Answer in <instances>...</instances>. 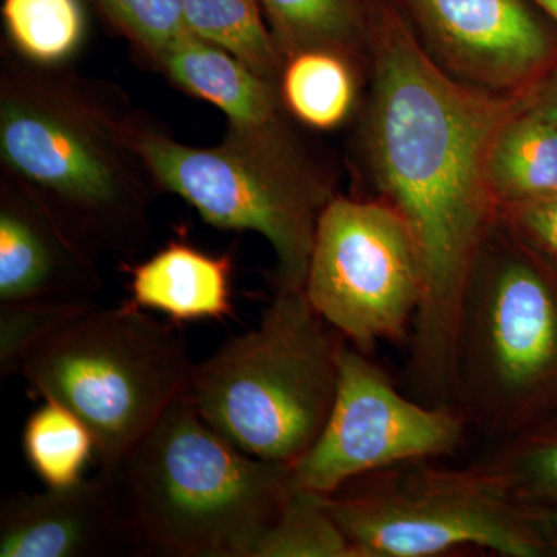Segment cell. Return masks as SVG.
<instances>
[{
    "label": "cell",
    "instance_id": "1",
    "mask_svg": "<svg viewBox=\"0 0 557 557\" xmlns=\"http://www.w3.org/2000/svg\"><path fill=\"white\" fill-rule=\"evenodd\" d=\"M372 95L364 123L370 175L408 223L423 270L406 379L413 398L454 408L458 314L483 242L498 220L487 161L531 90L500 94L454 78L397 0H366Z\"/></svg>",
    "mask_w": 557,
    "mask_h": 557
},
{
    "label": "cell",
    "instance_id": "26",
    "mask_svg": "<svg viewBox=\"0 0 557 557\" xmlns=\"http://www.w3.org/2000/svg\"><path fill=\"white\" fill-rule=\"evenodd\" d=\"M498 220L557 270V194L500 208Z\"/></svg>",
    "mask_w": 557,
    "mask_h": 557
},
{
    "label": "cell",
    "instance_id": "21",
    "mask_svg": "<svg viewBox=\"0 0 557 557\" xmlns=\"http://www.w3.org/2000/svg\"><path fill=\"white\" fill-rule=\"evenodd\" d=\"M530 507L557 504V410L482 458Z\"/></svg>",
    "mask_w": 557,
    "mask_h": 557
},
{
    "label": "cell",
    "instance_id": "5",
    "mask_svg": "<svg viewBox=\"0 0 557 557\" xmlns=\"http://www.w3.org/2000/svg\"><path fill=\"white\" fill-rule=\"evenodd\" d=\"M346 343L304 289L274 292L258 327L196 364L189 398L248 456L292 467L327 421Z\"/></svg>",
    "mask_w": 557,
    "mask_h": 557
},
{
    "label": "cell",
    "instance_id": "10",
    "mask_svg": "<svg viewBox=\"0 0 557 557\" xmlns=\"http://www.w3.org/2000/svg\"><path fill=\"white\" fill-rule=\"evenodd\" d=\"M469 431L460 410L406 397L370 355L346 343L327 421L289 467V482L296 490L329 496L372 472L453 457Z\"/></svg>",
    "mask_w": 557,
    "mask_h": 557
},
{
    "label": "cell",
    "instance_id": "4",
    "mask_svg": "<svg viewBox=\"0 0 557 557\" xmlns=\"http://www.w3.org/2000/svg\"><path fill=\"white\" fill-rule=\"evenodd\" d=\"M454 406L491 446L557 410V270L500 220L461 300Z\"/></svg>",
    "mask_w": 557,
    "mask_h": 557
},
{
    "label": "cell",
    "instance_id": "7",
    "mask_svg": "<svg viewBox=\"0 0 557 557\" xmlns=\"http://www.w3.org/2000/svg\"><path fill=\"white\" fill-rule=\"evenodd\" d=\"M408 461L322 496L355 557H435L479 548L502 557L552 556L536 509L483 460Z\"/></svg>",
    "mask_w": 557,
    "mask_h": 557
},
{
    "label": "cell",
    "instance_id": "18",
    "mask_svg": "<svg viewBox=\"0 0 557 557\" xmlns=\"http://www.w3.org/2000/svg\"><path fill=\"white\" fill-rule=\"evenodd\" d=\"M281 100L313 129L330 131L347 120L357 101L354 58L333 50H307L285 61Z\"/></svg>",
    "mask_w": 557,
    "mask_h": 557
},
{
    "label": "cell",
    "instance_id": "2",
    "mask_svg": "<svg viewBox=\"0 0 557 557\" xmlns=\"http://www.w3.org/2000/svg\"><path fill=\"white\" fill-rule=\"evenodd\" d=\"M0 156L17 190L97 258L131 255L148 236L149 174L94 94L61 76L10 69L0 91Z\"/></svg>",
    "mask_w": 557,
    "mask_h": 557
},
{
    "label": "cell",
    "instance_id": "13",
    "mask_svg": "<svg viewBox=\"0 0 557 557\" xmlns=\"http://www.w3.org/2000/svg\"><path fill=\"white\" fill-rule=\"evenodd\" d=\"M102 287L95 256L70 239L20 190L0 207V304H95Z\"/></svg>",
    "mask_w": 557,
    "mask_h": 557
},
{
    "label": "cell",
    "instance_id": "19",
    "mask_svg": "<svg viewBox=\"0 0 557 557\" xmlns=\"http://www.w3.org/2000/svg\"><path fill=\"white\" fill-rule=\"evenodd\" d=\"M189 32L214 44L276 84L285 58L262 16L259 0H182Z\"/></svg>",
    "mask_w": 557,
    "mask_h": 557
},
{
    "label": "cell",
    "instance_id": "16",
    "mask_svg": "<svg viewBox=\"0 0 557 557\" xmlns=\"http://www.w3.org/2000/svg\"><path fill=\"white\" fill-rule=\"evenodd\" d=\"M487 182L498 209L557 194V131L533 108L531 94L494 139Z\"/></svg>",
    "mask_w": 557,
    "mask_h": 557
},
{
    "label": "cell",
    "instance_id": "11",
    "mask_svg": "<svg viewBox=\"0 0 557 557\" xmlns=\"http://www.w3.org/2000/svg\"><path fill=\"white\" fill-rule=\"evenodd\" d=\"M428 53L454 78L520 94L557 65V39L530 0H397Z\"/></svg>",
    "mask_w": 557,
    "mask_h": 557
},
{
    "label": "cell",
    "instance_id": "15",
    "mask_svg": "<svg viewBox=\"0 0 557 557\" xmlns=\"http://www.w3.org/2000/svg\"><path fill=\"white\" fill-rule=\"evenodd\" d=\"M157 64L178 87L222 110L231 127L260 131L282 126L276 84L190 32L164 51Z\"/></svg>",
    "mask_w": 557,
    "mask_h": 557
},
{
    "label": "cell",
    "instance_id": "24",
    "mask_svg": "<svg viewBox=\"0 0 557 557\" xmlns=\"http://www.w3.org/2000/svg\"><path fill=\"white\" fill-rule=\"evenodd\" d=\"M104 16L153 61L188 35L182 0H97Z\"/></svg>",
    "mask_w": 557,
    "mask_h": 557
},
{
    "label": "cell",
    "instance_id": "9",
    "mask_svg": "<svg viewBox=\"0 0 557 557\" xmlns=\"http://www.w3.org/2000/svg\"><path fill=\"white\" fill-rule=\"evenodd\" d=\"M304 293L350 346L408 344L423 270L408 223L386 201L335 197L322 209Z\"/></svg>",
    "mask_w": 557,
    "mask_h": 557
},
{
    "label": "cell",
    "instance_id": "3",
    "mask_svg": "<svg viewBox=\"0 0 557 557\" xmlns=\"http://www.w3.org/2000/svg\"><path fill=\"white\" fill-rule=\"evenodd\" d=\"M138 556L256 557L289 467L234 446L183 395L112 468Z\"/></svg>",
    "mask_w": 557,
    "mask_h": 557
},
{
    "label": "cell",
    "instance_id": "23",
    "mask_svg": "<svg viewBox=\"0 0 557 557\" xmlns=\"http://www.w3.org/2000/svg\"><path fill=\"white\" fill-rule=\"evenodd\" d=\"M2 14L17 49L42 64L64 60L83 38L79 0H3Z\"/></svg>",
    "mask_w": 557,
    "mask_h": 557
},
{
    "label": "cell",
    "instance_id": "6",
    "mask_svg": "<svg viewBox=\"0 0 557 557\" xmlns=\"http://www.w3.org/2000/svg\"><path fill=\"white\" fill-rule=\"evenodd\" d=\"M196 362L182 336L127 300L72 314L28 347L21 373L33 398L60 403L94 434L112 468L188 394Z\"/></svg>",
    "mask_w": 557,
    "mask_h": 557
},
{
    "label": "cell",
    "instance_id": "30",
    "mask_svg": "<svg viewBox=\"0 0 557 557\" xmlns=\"http://www.w3.org/2000/svg\"><path fill=\"white\" fill-rule=\"evenodd\" d=\"M87 2H90V0H87Z\"/></svg>",
    "mask_w": 557,
    "mask_h": 557
},
{
    "label": "cell",
    "instance_id": "20",
    "mask_svg": "<svg viewBox=\"0 0 557 557\" xmlns=\"http://www.w3.org/2000/svg\"><path fill=\"white\" fill-rule=\"evenodd\" d=\"M22 449L28 467L47 487L79 482L87 465L97 458V445L87 424L50 399H44L25 421Z\"/></svg>",
    "mask_w": 557,
    "mask_h": 557
},
{
    "label": "cell",
    "instance_id": "14",
    "mask_svg": "<svg viewBox=\"0 0 557 557\" xmlns=\"http://www.w3.org/2000/svg\"><path fill=\"white\" fill-rule=\"evenodd\" d=\"M233 258L212 256L171 242L152 258L124 271L131 277V302L141 310L166 314L175 324L234 317Z\"/></svg>",
    "mask_w": 557,
    "mask_h": 557
},
{
    "label": "cell",
    "instance_id": "29",
    "mask_svg": "<svg viewBox=\"0 0 557 557\" xmlns=\"http://www.w3.org/2000/svg\"><path fill=\"white\" fill-rule=\"evenodd\" d=\"M530 2L557 24V0H530Z\"/></svg>",
    "mask_w": 557,
    "mask_h": 557
},
{
    "label": "cell",
    "instance_id": "27",
    "mask_svg": "<svg viewBox=\"0 0 557 557\" xmlns=\"http://www.w3.org/2000/svg\"><path fill=\"white\" fill-rule=\"evenodd\" d=\"M531 104L557 131V65L531 90Z\"/></svg>",
    "mask_w": 557,
    "mask_h": 557
},
{
    "label": "cell",
    "instance_id": "28",
    "mask_svg": "<svg viewBox=\"0 0 557 557\" xmlns=\"http://www.w3.org/2000/svg\"><path fill=\"white\" fill-rule=\"evenodd\" d=\"M533 508L536 509L539 527L547 539L553 555H557V504Z\"/></svg>",
    "mask_w": 557,
    "mask_h": 557
},
{
    "label": "cell",
    "instance_id": "25",
    "mask_svg": "<svg viewBox=\"0 0 557 557\" xmlns=\"http://www.w3.org/2000/svg\"><path fill=\"white\" fill-rule=\"evenodd\" d=\"M91 306L58 302L0 304V375H20L28 347L61 321Z\"/></svg>",
    "mask_w": 557,
    "mask_h": 557
},
{
    "label": "cell",
    "instance_id": "8",
    "mask_svg": "<svg viewBox=\"0 0 557 557\" xmlns=\"http://www.w3.org/2000/svg\"><path fill=\"white\" fill-rule=\"evenodd\" d=\"M131 138L161 188L177 194L220 230L252 231L276 256L274 292L304 289L327 186L284 126L231 127L214 148H190L131 123Z\"/></svg>",
    "mask_w": 557,
    "mask_h": 557
},
{
    "label": "cell",
    "instance_id": "12",
    "mask_svg": "<svg viewBox=\"0 0 557 557\" xmlns=\"http://www.w3.org/2000/svg\"><path fill=\"white\" fill-rule=\"evenodd\" d=\"M138 556L137 539L110 469L0 505V557Z\"/></svg>",
    "mask_w": 557,
    "mask_h": 557
},
{
    "label": "cell",
    "instance_id": "22",
    "mask_svg": "<svg viewBox=\"0 0 557 557\" xmlns=\"http://www.w3.org/2000/svg\"><path fill=\"white\" fill-rule=\"evenodd\" d=\"M256 557H355L321 494L293 487Z\"/></svg>",
    "mask_w": 557,
    "mask_h": 557
},
{
    "label": "cell",
    "instance_id": "17",
    "mask_svg": "<svg viewBox=\"0 0 557 557\" xmlns=\"http://www.w3.org/2000/svg\"><path fill=\"white\" fill-rule=\"evenodd\" d=\"M285 61L307 50L368 51L366 0H259Z\"/></svg>",
    "mask_w": 557,
    "mask_h": 557
}]
</instances>
